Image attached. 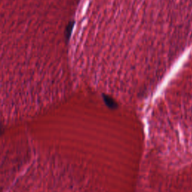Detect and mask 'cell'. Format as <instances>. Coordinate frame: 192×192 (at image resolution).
I'll return each instance as SVG.
<instances>
[{"label": "cell", "instance_id": "obj_1", "mask_svg": "<svg viewBox=\"0 0 192 192\" xmlns=\"http://www.w3.org/2000/svg\"><path fill=\"white\" fill-rule=\"evenodd\" d=\"M15 192H44L43 190L41 189L39 187H34V188H28L25 189L20 190Z\"/></svg>", "mask_w": 192, "mask_h": 192}]
</instances>
